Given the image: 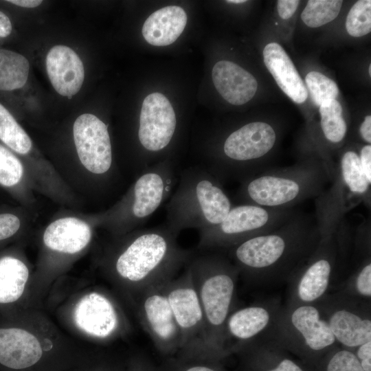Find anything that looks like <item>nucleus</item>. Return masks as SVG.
Returning a JSON list of instances; mask_svg holds the SVG:
<instances>
[{
    "label": "nucleus",
    "instance_id": "1",
    "mask_svg": "<svg viewBox=\"0 0 371 371\" xmlns=\"http://www.w3.org/2000/svg\"><path fill=\"white\" fill-rule=\"evenodd\" d=\"M321 240L315 218L296 211L273 230L227 250L239 274L251 280H269L294 273Z\"/></svg>",
    "mask_w": 371,
    "mask_h": 371
},
{
    "label": "nucleus",
    "instance_id": "2",
    "mask_svg": "<svg viewBox=\"0 0 371 371\" xmlns=\"http://www.w3.org/2000/svg\"><path fill=\"white\" fill-rule=\"evenodd\" d=\"M178 235L164 223L122 236L111 257L112 270L139 294L173 279L194 254L178 244Z\"/></svg>",
    "mask_w": 371,
    "mask_h": 371
},
{
    "label": "nucleus",
    "instance_id": "3",
    "mask_svg": "<svg viewBox=\"0 0 371 371\" xmlns=\"http://www.w3.org/2000/svg\"><path fill=\"white\" fill-rule=\"evenodd\" d=\"M201 251L193 254L186 265L203 310L211 349L221 361L228 355L225 327L232 312L239 271L225 256L210 249Z\"/></svg>",
    "mask_w": 371,
    "mask_h": 371
},
{
    "label": "nucleus",
    "instance_id": "4",
    "mask_svg": "<svg viewBox=\"0 0 371 371\" xmlns=\"http://www.w3.org/2000/svg\"><path fill=\"white\" fill-rule=\"evenodd\" d=\"M331 168L316 160L285 168H267L240 182L236 194L240 203L269 208H295L317 198L331 179Z\"/></svg>",
    "mask_w": 371,
    "mask_h": 371
},
{
    "label": "nucleus",
    "instance_id": "5",
    "mask_svg": "<svg viewBox=\"0 0 371 371\" xmlns=\"http://www.w3.org/2000/svg\"><path fill=\"white\" fill-rule=\"evenodd\" d=\"M223 185L202 166L183 169L166 205L165 223L179 234L219 224L233 206Z\"/></svg>",
    "mask_w": 371,
    "mask_h": 371
},
{
    "label": "nucleus",
    "instance_id": "6",
    "mask_svg": "<svg viewBox=\"0 0 371 371\" xmlns=\"http://www.w3.org/2000/svg\"><path fill=\"white\" fill-rule=\"evenodd\" d=\"M179 175L168 159L148 167L117 203L95 214L97 225L117 236L137 229L171 196Z\"/></svg>",
    "mask_w": 371,
    "mask_h": 371
},
{
    "label": "nucleus",
    "instance_id": "7",
    "mask_svg": "<svg viewBox=\"0 0 371 371\" xmlns=\"http://www.w3.org/2000/svg\"><path fill=\"white\" fill-rule=\"evenodd\" d=\"M108 127L91 113H83L74 121L72 136L77 164L68 185L74 193L76 190L100 198L117 182L120 168L114 161Z\"/></svg>",
    "mask_w": 371,
    "mask_h": 371
},
{
    "label": "nucleus",
    "instance_id": "8",
    "mask_svg": "<svg viewBox=\"0 0 371 371\" xmlns=\"http://www.w3.org/2000/svg\"><path fill=\"white\" fill-rule=\"evenodd\" d=\"M277 134L265 122H251L231 132L221 150L202 166L223 184L241 182L265 170L262 164L275 146Z\"/></svg>",
    "mask_w": 371,
    "mask_h": 371
},
{
    "label": "nucleus",
    "instance_id": "9",
    "mask_svg": "<svg viewBox=\"0 0 371 371\" xmlns=\"http://www.w3.org/2000/svg\"><path fill=\"white\" fill-rule=\"evenodd\" d=\"M331 185L316 199L315 220L322 238L335 234L348 211L361 201L370 203V186L365 177L359 155L346 150L338 166L332 168Z\"/></svg>",
    "mask_w": 371,
    "mask_h": 371
},
{
    "label": "nucleus",
    "instance_id": "10",
    "mask_svg": "<svg viewBox=\"0 0 371 371\" xmlns=\"http://www.w3.org/2000/svg\"><path fill=\"white\" fill-rule=\"evenodd\" d=\"M296 211L295 208H269L246 203L233 205L219 224L199 230L196 249H227L273 230Z\"/></svg>",
    "mask_w": 371,
    "mask_h": 371
},
{
    "label": "nucleus",
    "instance_id": "11",
    "mask_svg": "<svg viewBox=\"0 0 371 371\" xmlns=\"http://www.w3.org/2000/svg\"><path fill=\"white\" fill-rule=\"evenodd\" d=\"M163 289L181 336L176 357L218 361L209 343L203 310L187 265L180 276L164 283Z\"/></svg>",
    "mask_w": 371,
    "mask_h": 371
},
{
    "label": "nucleus",
    "instance_id": "12",
    "mask_svg": "<svg viewBox=\"0 0 371 371\" xmlns=\"http://www.w3.org/2000/svg\"><path fill=\"white\" fill-rule=\"evenodd\" d=\"M0 141L22 161L34 190L64 205L72 202L74 192L52 164L35 151L29 135L1 103Z\"/></svg>",
    "mask_w": 371,
    "mask_h": 371
},
{
    "label": "nucleus",
    "instance_id": "13",
    "mask_svg": "<svg viewBox=\"0 0 371 371\" xmlns=\"http://www.w3.org/2000/svg\"><path fill=\"white\" fill-rule=\"evenodd\" d=\"M279 319L280 341L313 369L336 343L329 325L313 304H296Z\"/></svg>",
    "mask_w": 371,
    "mask_h": 371
},
{
    "label": "nucleus",
    "instance_id": "14",
    "mask_svg": "<svg viewBox=\"0 0 371 371\" xmlns=\"http://www.w3.org/2000/svg\"><path fill=\"white\" fill-rule=\"evenodd\" d=\"M176 129V115L168 98L158 92L148 95L142 105L137 132L142 153L137 175L157 164L155 159L170 146Z\"/></svg>",
    "mask_w": 371,
    "mask_h": 371
},
{
    "label": "nucleus",
    "instance_id": "15",
    "mask_svg": "<svg viewBox=\"0 0 371 371\" xmlns=\"http://www.w3.org/2000/svg\"><path fill=\"white\" fill-rule=\"evenodd\" d=\"M163 284L139 294V313L155 348L162 355L170 357L179 351L181 336Z\"/></svg>",
    "mask_w": 371,
    "mask_h": 371
},
{
    "label": "nucleus",
    "instance_id": "16",
    "mask_svg": "<svg viewBox=\"0 0 371 371\" xmlns=\"http://www.w3.org/2000/svg\"><path fill=\"white\" fill-rule=\"evenodd\" d=\"M337 260L336 234L322 238L319 245L295 272L296 304H313L324 295L329 286Z\"/></svg>",
    "mask_w": 371,
    "mask_h": 371
},
{
    "label": "nucleus",
    "instance_id": "17",
    "mask_svg": "<svg viewBox=\"0 0 371 371\" xmlns=\"http://www.w3.org/2000/svg\"><path fill=\"white\" fill-rule=\"evenodd\" d=\"M243 371H313L280 341H254L239 347Z\"/></svg>",
    "mask_w": 371,
    "mask_h": 371
},
{
    "label": "nucleus",
    "instance_id": "18",
    "mask_svg": "<svg viewBox=\"0 0 371 371\" xmlns=\"http://www.w3.org/2000/svg\"><path fill=\"white\" fill-rule=\"evenodd\" d=\"M94 215L87 220L76 216H63L54 219L43 233L44 245L49 250L74 255L83 250L91 242Z\"/></svg>",
    "mask_w": 371,
    "mask_h": 371
},
{
    "label": "nucleus",
    "instance_id": "19",
    "mask_svg": "<svg viewBox=\"0 0 371 371\" xmlns=\"http://www.w3.org/2000/svg\"><path fill=\"white\" fill-rule=\"evenodd\" d=\"M76 326L87 334L101 339L113 335L120 326L118 313L112 302L99 293L82 297L76 305Z\"/></svg>",
    "mask_w": 371,
    "mask_h": 371
},
{
    "label": "nucleus",
    "instance_id": "20",
    "mask_svg": "<svg viewBox=\"0 0 371 371\" xmlns=\"http://www.w3.org/2000/svg\"><path fill=\"white\" fill-rule=\"evenodd\" d=\"M47 73L56 91L71 98L81 89L85 79V68L79 56L63 45L52 47L45 58Z\"/></svg>",
    "mask_w": 371,
    "mask_h": 371
},
{
    "label": "nucleus",
    "instance_id": "21",
    "mask_svg": "<svg viewBox=\"0 0 371 371\" xmlns=\"http://www.w3.org/2000/svg\"><path fill=\"white\" fill-rule=\"evenodd\" d=\"M273 322L275 313L264 305H251L232 311L225 327L226 351L229 340L235 341L229 351L234 352L241 346L258 340Z\"/></svg>",
    "mask_w": 371,
    "mask_h": 371
},
{
    "label": "nucleus",
    "instance_id": "22",
    "mask_svg": "<svg viewBox=\"0 0 371 371\" xmlns=\"http://www.w3.org/2000/svg\"><path fill=\"white\" fill-rule=\"evenodd\" d=\"M212 76L218 92L234 105L249 102L258 89V82L253 75L231 61L217 62L213 67Z\"/></svg>",
    "mask_w": 371,
    "mask_h": 371
},
{
    "label": "nucleus",
    "instance_id": "23",
    "mask_svg": "<svg viewBox=\"0 0 371 371\" xmlns=\"http://www.w3.org/2000/svg\"><path fill=\"white\" fill-rule=\"evenodd\" d=\"M263 60L282 91L295 103L305 102L308 90L284 48L277 43L267 44L263 49Z\"/></svg>",
    "mask_w": 371,
    "mask_h": 371
},
{
    "label": "nucleus",
    "instance_id": "24",
    "mask_svg": "<svg viewBox=\"0 0 371 371\" xmlns=\"http://www.w3.org/2000/svg\"><path fill=\"white\" fill-rule=\"evenodd\" d=\"M43 355L41 344L32 333L16 328H0V363L23 369L35 364Z\"/></svg>",
    "mask_w": 371,
    "mask_h": 371
},
{
    "label": "nucleus",
    "instance_id": "25",
    "mask_svg": "<svg viewBox=\"0 0 371 371\" xmlns=\"http://www.w3.org/2000/svg\"><path fill=\"white\" fill-rule=\"evenodd\" d=\"M336 342L353 350L371 340V319L351 307L333 308L326 319Z\"/></svg>",
    "mask_w": 371,
    "mask_h": 371
},
{
    "label": "nucleus",
    "instance_id": "26",
    "mask_svg": "<svg viewBox=\"0 0 371 371\" xmlns=\"http://www.w3.org/2000/svg\"><path fill=\"white\" fill-rule=\"evenodd\" d=\"M0 186L23 207L35 202L34 190L27 171L19 157L0 143Z\"/></svg>",
    "mask_w": 371,
    "mask_h": 371
},
{
    "label": "nucleus",
    "instance_id": "27",
    "mask_svg": "<svg viewBox=\"0 0 371 371\" xmlns=\"http://www.w3.org/2000/svg\"><path fill=\"white\" fill-rule=\"evenodd\" d=\"M187 23L184 10L170 5L157 10L145 21L142 33L148 43L166 46L173 43L181 34Z\"/></svg>",
    "mask_w": 371,
    "mask_h": 371
},
{
    "label": "nucleus",
    "instance_id": "28",
    "mask_svg": "<svg viewBox=\"0 0 371 371\" xmlns=\"http://www.w3.org/2000/svg\"><path fill=\"white\" fill-rule=\"evenodd\" d=\"M29 269L20 258L12 255L0 257V303L16 301L22 295Z\"/></svg>",
    "mask_w": 371,
    "mask_h": 371
},
{
    "label": "nucleus",
    "instance_id": "29",
    "mask_svg": "<svg viewBox=\"0 0 371 371\" xmlns=\"http://www.w3.org/2000/svg\"><path fill=\"white\" fill-rule=\"evenodd\" d=\"M30 72V63L22 54L0 49V91H13L24 87Z\"/></svg>",
    "mask_w": 371,
    "mask_h": 371
},
{
    "label": "nucleus",
    "instance_id": "30",
    "mask_svg": "<svg viewBox=\"0 0 371 371\" xmlns=\"http://www.w3.org/2000/svg\"><path fill=\"white\" fill-rule=\"evenodd\" d=\"M320 125L325 138L334 144L341 142L347 133V124L343 117L342 107L335 99L319 106Z\"/></svg>",
    "mask_w": 371,
    "mask_h": 371
},
{
    "label": "nucleus",
    "instance_id": "31",
    "mask_svg": "<svg viewBox=\"0 0 371 371\" xmlns=\"http://www.w3.org/2000/svg\"><path fill=\"white\" fill-rule=\"evenodd\" d=\"M342 3L340 0H309L301 14L302 21L310 27L324 25L337 16Z\"/></svg>",
    "mask_w": 371,
    "mask_h": 371
},
{
    "label": "nucleus",
    "instance_id": "32",
    "mask_svg": "<svg viewBox=\"0 0 371 371\" xmlns=\"http://www.w3.org/2000/svg\"><path fill=\"white\" fill-rule=\"evenodd\" d=\"M313 371H364L355 353L334 346L312 369Z\"/></svg>",
    "mask_w": 371,
    "mask_h": 371
},
{
    "label": "nucleus",
    "instance_id": "33",
    "mask_svg": "<svg viewBox=\"0 0 371 371\" xmlns=\"http://www.w3.org/2000/svg\"><path fill=\"white\" fill-rule=\"evenodd\" d=\"M305 81L313 102L318 106L327 100H336L339 94L337 84L320 72L308 73Z\"/></svg>",
    "mask_w": 371,
    "mask_h": 371
},
{
    "label": "nucleus",
    "instance_id": "34",
    "mask_svg": "<svg viewBox=\"0 0 371 371\" xmlns=\"http://www.w3.org/2000/svg\"><path fill=\"white\" fill-rule=\"evenodd\" d=\"M348 33L354 37L365 36L371 31V1H357L350 8L346 21Z\"/></svg>",
    "mask_w": 371,
    "mask_h": 371
},
{
    "label": "nucleus",
    "instance_id": "35",
    "mask_svg": "<svg viewBox=\"0 0 371 371\" xmlns=\"http://www.w3.org/2000/svg\"><path fill=\"white\" fill-rule=\"evenodd\" d=\"M157 371H228L220 361L170 357L156 368Z\"/></svg>",
    "mask_w": 371,
    "mask_h": 371
},
{
    "label": "nucleus",
    "instance_id": "36",
    "mask_svg": "<svg viewBox=\"0 0 371 371\" xmlns=\"http://www.w3.org/2000/svg\"><path fill=\"white\" fill-rule=\"evenodd\" d=\"M27 225L25 212L21 208L3 207L0 209V242L16 236Z\"/></svg>",
    "mask_w": 371,
    "mask_h": 371
},
{
    "label": "nucleus",
    "instance_id": "37",
    "mask_svg": "<svg viewBox=\"0 0 371 371\" xmlns=\"http://www.w3.org/2000/svg\"><path fill=\"white\" fill-rule=\"evenodd\" d=\"M355 291L359 296L371 297V262L366 258L359 269L353 282Z\"/></svg>",
    "mask_w": 371,
    "mask_h": 371
},
{
    "label": "nucleus",
    "instance_id": "38",
    "mask_svg": "<svg viewBox=\"0 0 371 371\" xmlns=\"http://www.w3.org/2000/svg\"><path fill=\"white\" fill-rule=\"evenodd\" d=\"M364 371H371V340L352 350Z\"/></svg>",
    "mask_w": 371,
    "mask_h": 371
},
{
    "label": "nucleus",
    "instance_id": "39",
    "mask_svg": "<svg viewBox=\"0 0 371 371\" xmlns=\"http://www.w3.org/2000/svg\"><path fill=\"white\" fill-rule=\"evenodd\" d=\"M358 155L362 172L368 181L371 183V145L363 146Z\"/></svg>",
    "mask_w": 371,
    "mask_h": 371
},
{
    "label": "nucleus",
    "instance_id": "40",
    "mask_svg": "<svg viewBox=\"0 0 371 371\" xmlns=\"http://www.w3.org/2000/svg\"><path fill=\"white\" fill-rule=\"evenodd\" d=\"M300 1L279 0L278 1V12L282 19L291 18L297 10Z\"/></svg>",
    "mask_w": 371,
    "mask_h": 371
},
{
    "label": "nucleus",
    "instance_id": "41",
    "mask_svg": "<svg viewBox=\"0 0 371 371\" xmlns=\"http://www.w3.org/2000/svg\"><path fill=\"white\" fill-rule=\"evenodd\" d=\"M12 31V24L10 18L0 11V38H5L10 35Z\"/></svg>",
    "mask_w": 371,
    "mask_h": 371
},
{
    "label": "nucleus",
    "instance_id": "42",
    "mask_svg": "<svg viewBox=\"0 0 371 371\" xmlns=\"http://www.w3.org/2000/svg\"><path fill=\"white\" fill-rule=\"evenodd\" d=\"M359 133L363 141L370 144L371 143V116L367 115L361 124Z\"/></svg>",
    "mask_w": 371,
    "mask_h": 371
},
{
    "label": "nucleus",
    "instance_id": "43",
    "mask_svg": "<svg viewBox=\"0 0 371 371\" xmlns=\"http://www.w3.org/2000/svg\"><path fill=\"white\" fill-rule=\"evenodd\" d=\"M156 368L157 366L146 357L135 362L133 371H157Z\"/></svg>",
    "mask_w": 371,
    "mask_h": 371
},
{
    "label": "nucleus",
    "instance_id": "44",
    "mask_svg": "<svg viewBox=\"0 0 371 371\" xmlns=\"http://www.w3.org/2000/svg\"><path fill=\"white\" fill-rule=\"evenodd\" d=\"M6 1L17 6L27 8H36L43 2L41 0H9Z\"/></svg>",
    "mask_w": 371,
    "mask_h": 371
},
{
    "label": "nucleus",
    "instance_id": "45",
    "mask_svg": "<svg viewBox=\"0 0 371 371\" xmlns=\"http://www.w3.org/2000/svg\"><path fill=\"white\" fill-rule=\"evenodd\" d=\"M226 2L230 3L238 4V3H245V2H247V1H245V0H229V1H226Z\"/></svg>",
    "mask_w": 371,
    "mask_h": 371
},
{
    "label": "nucleus",
    "instance_id": "46",
    "mask_svg": "<svg viewBox=\"0 0 371 371\" xmlns=\"http://www.w3.org/2000/svg\"><path fill=\"white\" fill-rule=\"evenodd\" d=\"M369 74L371 76V64L369 65Z\"/></svg>",
    "mask_w": 371,
    "mask_h": 371
}]
</instances>
